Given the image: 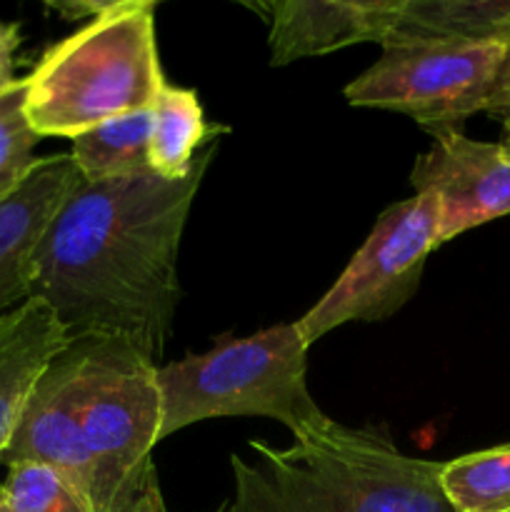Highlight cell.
Segmentation results:
<instances>
[{
  "mask_svg": "<svg viewBox=\"0 0 510 512\" xmlns=\"http://www.w3.org/2000/svg\"><path fill=\"white\" fill-rule=\"evenodd\" d=\"M70 335L48 303L30 298L0 315V455L8 448L35 385Z\"/></svg>",
  "mask_w": 510,
  "mask_h": 512,
  "instance_id": "cell-11",
  "label": "cell"
},
{
  "mask_svg": "<svg viewBox=\"0 0 510 512\" xmlns=\"http://www.w3.org/2000/svg\"><path fill=\"white\" fill-rule=\"evenodd\" d=\"M490 113H493L495 118L500 120V125H503V138H500V143L510 150V58H508V65H505L503 80H500V90L498 95H495V103L493 108H490Z\"/></svg>",
  "mask_w": 510,
  "mask_h": 512,
  "instance_id": "cell-19",
  "label": "cell"
},
{
  "mask_svg": "<svg viewBox=\"0 0 510 512\" xmlns=\"http://www.w3.org/2000/svg\"><path fill=\"white\" fill-rule=\"evenodd\" d=\"M40 135L25 115V78L0 95V203L28 180L40 158Z\"/></svg>",
  "mask_w": 510,
  "mask_h": 512,
  "instance_id": "cell-16",
  "label": "cell"
},
{
  "mask_svg": "<svg viewBox=\"0 0 510 512\" xmlns=\"http://www.w3.org/2000/svg\"><path fill=\"white\" fill-rule=\"evenodd\" d=\"M150 110V170L165 180L185 178L198 160L200 143L213 133L205 125L198 95L165 80Z\"/></svg>",
  "mask_w": 510,
  "mask_h": 512,
  "instance_id": "cell-14",
  "label": "cell"
},
{
  "mask_svg": "<svg viewBox=\"0 0 510 512\" xmlns=\"http://www.w3.org/2000/svg\"><path fill=\"white\" fill-rule=\"evenodd\" d=\"M308 345L295 323L228 340L203 355L158 368L160 440L210 418H270L295 440L323 433L330 420L305 383Z\"/></svg>",
  "mask_w": 510,
  "mask_h": 512,
  "instance_id": "cell-5",
  "label": "cell"
},
{
  "mask_svg": "<svg viewBox=\"0 0 510 512\" xmlns=\"http://www.w3.org/2000/svg\"><path fill=\"white\" fill-rule=\"evenodd\" d=\"M395 38L498 43L510 48V0H400L398 23L388 40Z\"/></svg>",
  "mask_w": 510,
  "mask_h": 512,
  "instance_id": "cell-12",
  "label": "cell"
},
{
  "mask_svg": "<svg viewBox=\"0 0 510 512\" xmlns=\"http://www.w3.org/2000/svg\"><path fill=\"white\" fill-rule=\"evenodd\" d=\"M253 8L270 25L273 65H288L348 45H383L398 23L400 0H278Z\"/></svg>",
  "mask_w": 510,
  "mask_h": 512,
  "instance_id": "cell-9",
  "label": "cell"
},
{
  "mask_svg": "<svg viewBox=\"0 0 510 512\" xmlns=\"http://www.w3.org/2000/svg\"><path fill=\"white\" fill-rule=\"evenodd\" d=\"M83 183L70 153L40 158L33 173L0 203V315L30 300L33 255L60 205Z\"/></svg>",
  "mask_w": 510,
  "mask_h": 512,
  "instance_id": "cell-10",
  "label": "cell"
},
{
  "mask_svg": "<svg viewBox=\"0 0 510 512\" xmlns=\"http://www.w3.org/2000/svg\"><path fill=\"white\" fill-rule=\"evenodd\" d=\"M213 155L210 143L180 180H83L40 238L30 298L48 303L70 338L125 340L155 363L180 298L185 220Z\"/></svg>",
  "mask_w": 510,
  "mask_h": 512,
  "instance_id": "cell-1",
  "label": "cell"
},
{
  "mask_svg": "<svg viewBox=\"0 0 510 512\" xmlns=\"http://www.w3.org/2000/svg\"><path fill=\"white\" fill-rule=\"evenodd\" d=\"M20 45V25L0 20V95L18 83L15 78V53Z\"/></svg>",
  "mask_w": 510,
  "mask_h": 512,
  "instance_id": "cell-18",
  "label": "cell"
},
{
  "mask_svg": "<svg viewBox=\"0 0 510 512\" xmlns=\"http://www.w3.org/2000/svg\"><path fill=\"white\" fill-rule=\"evenodd\" d=\"M413 168L415 193L438 203V243L510 213V150L503 143L468 138L460 130L433 135Z\"/></svg>",
  "mask_w": 510,
  "mask_h": 512,
  "instance_id": "cell-8",
  "label": "cell"
},
{
  "mask_svg": "<svg viewBox=\"0 0 510 512\" xmlns=\"http://www.w3.org/2000/svg\"><path fill=\"white\" fill-rule=\"evenodd\" d=\"M163 83L155 3L115 0L43 55L25 78V115L40 138L73 140L105 120L153 108Z\"/></svg>",
  "mask_w": 510,
  "mask_h": 512,
  "instance_id": "cell-4",
  "label": "cell"
},
{
  "mask_svg": "<svg viewBox=\"0 0 510 512\" xmlns=\"http://www.w3.org/2000/svg\"><path fill=\"white\" fill-rule=\"evenodd\" d=\"M440 483L458 512H508L510 443L448 460Z\"/></svg>",
  "mask_w": 510,
  "mask_h": 512,
  "instance_id": "cell-15",
  "label": "cell"
},
{
  "mask_svg": "<svg viewBox=\"0 0 510 512\" xmlns=\"http://www.w3.org/2000/svg\"><path fill=\"white\" fill-rule=\"evenodd\" d=\"M233 455L235 493L223 512H458L445 495L443 463L400 453L383 428H343L275 450L250 440Z\"/></svg>",
  "mask_w": 510,
  "mask_h": 512,
  "instance_id": "cell-3",
  "label": "cell"
},
{
  "mask_svg": "<svg viewBox=\"0 0 510 512\" xmlns=\"http://www.w3.org/2000/svg\"><path fill=\"white\" fill-rule=\"evenodd\" d=\"M508 512H510V510H508Z\"/></svg>",
  "mask_w": 510,
  "mask_h": 512,
  "instance_id": "cell-20",
  "label": "cell"
},
{
  "mask_svg": "<svg viewBox=\"0 0 510 512\" xmlns=\"http://www.w3.org/2000/svg\"><path fill=\"white\" fill-rule=\"evenodd\" d=\"M150 125H153V110L148 108L105 120L73 138L70 155L85 183L153 173Z\"/></svg>",
  "mask_w": 510,
  "mask_h": 512,
  "instance_id": "cell-13",
  "label": "cell"
},
{
  "mask_svg": "<svg viewBox=\"0 0 510 512\" xmlns=\"http://www.w3.org/2000/svg\"><path fill=\"white\" fill-rule=\"evenodd\" d=\"M510 48L498 43L395 38L345 88L350 105L398 110L430 135L460 130L473 113L493 108Z\"/></svg>",
  "mask_w": 510,
  "mask_h": 512,
  "instance_id": "cell-6",
  "label": "cell"
},
{
  "mask_svg": "<svg viewBox=\"0 0 510 512\" xmlns=\"http://www.w3.org/2000/svg\"><path fill=\"white\" fill-rule=\"evenodd\" d=\"M0 512H90V508L55 470L20 463L10 468L0 488Z\"/></svg>",
  "mask_w": 510,
  "mask_h": 512,
  "instance_id": "cell-17",
  "label": "cell"
},
{
  "mask_svg": "<svg viewBox=\"0 0 510 512\" xmlns=\"http://www.w3.org/2000/svg\"><path fill=\"white\" fill-rule=\"evenodd\" d=\"M440 210L433 195L390 205L350 258L333 288L295 320L303 343L313 345L345 323H378L403 308L418 290L425 260L438 248Z\"/></svg>",
  "mask_w": 510,
  "mask_h": 512,
  "instance_id": "cell-7",
  "label": "cell"
},
{
  "mask_svg": "<svg viewBox=\"0 0 510 512\" xmlns=\"http://www.w3.org/2000/svg\"><path fill=\"white\" fill-rule=\"evenodd\" d=\"M158 443V365L125 340L83 335L35 385L0 463L55 470L90 512H168Z\"/></svg>",
  "mask_w": 510,
  "mask_h": 512,
  "instance_id": "cell-2",
  "label": "cell"
}]
</instances>
